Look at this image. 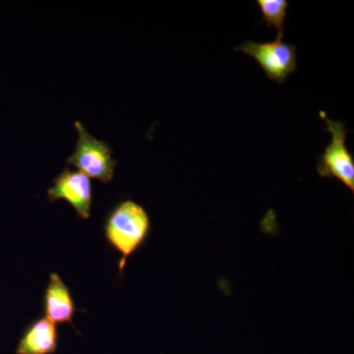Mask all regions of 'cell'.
<instances>
[{
  "label": "cell",
  "instance_id": "6da1fadb",
  "mask_svg": "<svg viewBox=\"0 0 354 354\" xmlns=\"http://www.w3.org/2000/svg\"><path fill=\"white\" fill-rule=\"evenodd\" d=\"M151 227L148 212L131 199L123 200L111 209L104 221V236L109 245L120 253V274L129 257L145 244Z\"/></svg>",
  "mask_w": 354,
  "mask_h": 354
},
{
  "label": "cell",
  "instance_id": "7a4b0ae2",
  "mask_svg": "<svg viewBox=\"0 0 354 354\" xmlns=\"http://www.w3.org/2000/svg\"><path fill=\"white\" fill-rule=\"evenodd\" d=\"M78 137L75 150L67 158V164L73 165L88 178L109 183L113 179L118 160L113 158L111 147L88 133L81 121L74 123Z\"/></svg>",
  "mask_w": 354,
  "mask_h": 354
},
{
  "label": "cell",
  "instance_id": "3957f363",
  "mask_svg": "<svg viewBox=\"0 0 354 354\" xmlns=\"http://www.w3.org/2000/svg\"><path fill=\"white\" fill-rule=\"evenodd\" d=\"M320 116L332 140L319 158L317 172L324 178L337 179L354 193V157L346 147L348 130L341 121L330 120L325 111H320Z\"/></svg>",
  "mask_w": 354,
  "mask_h": 354
},
{
  "label": "cell",
  "instance_id": "277c9868",
  "mask_svg": "<svg viewBox=\"0 0 354 354\" xmlns=\"http://www.w3.org/2000/svg\"><path fill=\"white\" fill-rule=\"evenodd\" d=\"M235 50L253 57L270 80L279 84L285 82L297 69V46L285 43L283 38L272 41L255 43L247 41Z\"/></svg>",
  "mask_w": 354,
  "mask_h": 354
},
{
  "label": "cell",
  "instance_id": "5b68a950",
  "mask_svg": "<svg viewBox=\"0 0 354 354\" xmlns=\"http://www.w3.org/2000/svg\"><path fill=\"white\" fill-rule=\"evenodd\" d=\"M48 190L50 202L65 200L83 220L91 216L93 204V186L91 179L79 171L65 167L53 180Z\"/></svg>",
  "mask_w": 354,
  "mask_h": 354
},
{
  "label": "cell",
  "instance_id": "8992f818",
  "mask_svg": "<svg viewBox=\"0 0 354 354\" xmlns=\"http://www.w3.org/2000/svg\"><path fill=\"white\" fill-rule=\"evenodd\" d=\"M44 311L46 319L53 324L68 323L73 325L76 307L68 286L60 278L59 274L53 272L46 286L44 297Z\"/></svg>",
  "mask_w": 354,
  "mask_h": 354
},
{
  "label": "cell",
  "instance_id": "52a82bcc",
  "mask_svg": "<svg viewBox=\"0 0 354 354\" xmlns=\"http://www.w3.org/2000/svg\"><path fill=\"white\" fill-rule=\"evenodd\" d=\"M58 344L59 334L55 324L41 318L26 328L16 354H53L57 351Z\"/></svg>",
  "mask_w": 354,
  "mask_h": 354
},
{
  "label": "cell",
  "instance_id": "ba28073f",
  "mask_svg": "<svg viewBox=\"0 0 354 354\" xmlns=\"http://www.w3.org/2000/svg\"><path fill=\"white\" fill-rule=\"evenodd\" d=\"M257 4L262 12L263 22L269 28H274L278 34L277 37L283 39L290 2L286 0H257Z\"/></svg>",
  "mask_w": 354,
  "mask_h": 354
}]
</instances>
